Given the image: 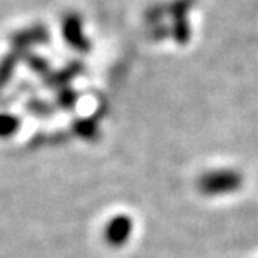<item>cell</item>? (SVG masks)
Segmentation results:
<instances>
[{"label":"cell","instance_id":"6da1fadb","mask_svg":"<svg viewBox=\"0 0 258 258\" xmlns=\"http://www.w3.org/2000/svg\"><path fill=\"white\" fill-rule=\"evenodd\" d=\"M243 186V174L236 169H211L203 173L196 181L198 191L205 196L231 195Z\"/></svg>","mask_w":258,"mask_h":258},{"label":"cell","instance_id":"7a4b0ae2","mask_svg":"<svg viewBox=\"0 0 258 258\" xmlns=\"http://www.w3.org/2000/svg\"><path fill=\"white\" fill-rule=\"evenodd\" d=\"M60 30H62V37L66 44L71 49H74L81 54H86L91 50V40L84 34L82 17H79L77 14H66L62 17V24H60Z\"/></svg>","mask_w":258,"mask_h":258},{"label":"cell","instance_id":"3957f363","mask_svg":"<svg viewBox=\"0 0 258 258\" xmlns=\"http://www.w3.org/2000/svg\"><path fill=\"white\" fill-rule=\"evenodd\" d=\"M134 223L131 216L127 215H116L107 221L104 226V241L112 248H121L124 246L133 235Z\"/></svg>","mask_w":258,"mask_h":258},{"label":"cell","instance_id":"277c9868","mask_svg":"<svg viewBox=\"0 0 258 258\" xmlns=\"http://www.w3.org/2000/svg\"><path fill=\"white\" fill-rule=\"evenodd\" d=\"M49 37V29L45 25H32V27L19 30L17 34H14L10 37V42H12L15 52H22V50L34 47V45L45 44Z\"/></svg>","mask_w":258,"mask_h":258},{"label":"cell","instance_id":"5b68a950","mask_svg":"<svg viewBox=\"0 0 258 258\" xmlns=\"http://www.w3.org/2000/svg\"><path fill=\"white\" fill-rule=\"evenodd\" d=\"M82 71H84V66L81 62H72L57 72H50V74L45 77V84H47V87H50V89H54V87L62 89V87L69 86L71 81L76 79Z\"/></svg>","mask_w":258,"mask_h":258},{"label":"cell","instance_id":"8992f818","mask_svg":"<svg viewBox=\"0 0 258 258\" xmlns=\"http://www.w3.org/2000/svg\"><path fill=\"white\" fill-rule=\"evenodd\" d=\"M72 133L77 138L84 141H97L99 139V124L97 117H89V119H76L72 122Z\"/></svg>","mask_w":258,"mask_h":258},{"label":"cell","instance_id":"52a82bcc","mask_svg":"<svg viewBox=\"0 0 258 258\" xmlns=\"http://www.w3.org/2000/svg\"><path fill=\"white\" fill-rule=\"evenodd\" d=\"M19 57H20L19 52L12 50L10 54L4 55V57L0 59V91H2L10 82V79L14 77L15 67H17L19 60H20Z\"/></svg>","mask_w":258,"mask_h":258},{"label":"cell","instance_id":"ba28073f","mask_svg":"<svg viewBox=\"0 0 258 258\" xmlns=\"http://www.w3.org/2000/svg\"><path fill=\"white\" fill-rule=\"evenodd\" d=\"M20 126H22L20 117L15 114H9V112H0V139L15 136Z\"/></svg>","mask_w":258,"mask_h":258},{"label":"cell","instance_id":"9c48e42d","mask_svg":"<svg viewBox=\"0 0 258 258\" xmlns=\"http://www.w3.org/2000/svg\"><path fill=\"white\" fill-rule=\"evenodd\" d=\"M25 62L29 64V67L35 72V74L42 76L44 79L50 74V72H52V71H50L47 60H45L44 57H39V55H35V54H27V55H25Z\"/></svg>","mask_w":258,"mask_h":258},{"label":"cell","instance_id":"30bf717a","mask_svg":"<svg viewBox=\"0 0 258 258\" xmlns=\"http://www.w3.org/2000/svg\"><path fill=\"white\" fill-rule=\"evenodd\" d=\"M59 107L62 109H74V106L77 104V92L72 89L71 86L62 87L57 92V99H55Z\"/></svg>","mask_w":258,"mask_h":258},{"label":"cell","instance_id":"8fae6325","mask_svg":"<svg viewBox=\"0 0 258 258\" xmlns=\"http://www.w3.org/2000/svg\"><path fill=\"white\" fill-rule=\"evenodd\" d=\"M27 107L30 109V112H32L34 116H37V117H49V116H52V107H50V104H47V102H44V101L34 99V101L29 102Z\"/></svg>","mask_w":258,"mask_h":258}]
</instances>
